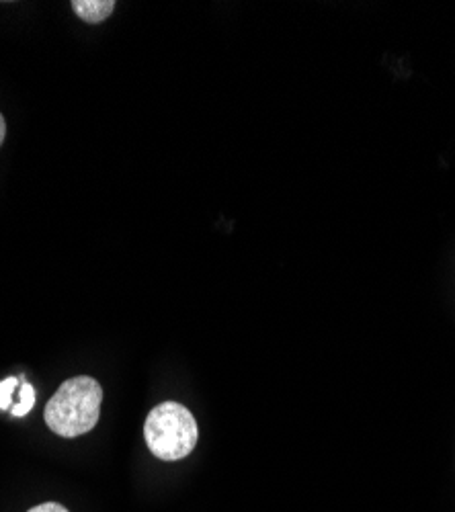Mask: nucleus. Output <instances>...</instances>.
Returning a JSON list of instances; mask_svg holds the SVG:
<instances>
[{"label": "nucleus", "instance_id": "obj_4", "mask_svg": "<svg viewBox=\"0 0 455 512\" xmlns=\"http://www.w3.org/2000/svg\"><path fill=\"white\" fill-rule=\"evenodd\" d=\"M33 406H35V390H33L31 383H23V386H21V402L11 408V414L21 418V416L29 414L33 410Z\"/></svg>", "mask_w": 455, "mask_h": 512}, {"label": "nucleus", "instance_id": "obj_3", "mask_svg": "<svg viewBox=\"0 0 455 512\" xmlns=\"http://www.w3.org/2000/svg\"><path fill=\"white\" fill-rule=\"evenodd\" d=\"M72 9L82 21L101 23L113 13L115 3L113 0H74Z\"/></svg>", "mask_w": 455, "mask_h": 512}, {"label": "nucleus", "instance_id": "obj_7", "mask_svg": "<svg viewBox=\"0 0 455 512\" xmlns=\"http://www.w3.org/2000/svg\"><path fill=\"white\" fill-rule=\"evenodd\" d=\"M5 136H7V123H5V117L0 115V146H3Z\"/></svg>", "mask_w": 455, "mask_h": 512}, {"label": "nucleus", "instance_id": "obj_1", "mask_svg": "<svg viewBox=\"0 0 455 512\" xmlns=\"http://www.w3.org/2000/svg\"><path fill=\"white\" fill-rule=\"evenodd\" d=\"M103 390L97 379L78 375L64 381L46 406V424L64 439L91 433L101 414Z\"/></svg>", "mask_w": 455, "mask_h": 512}, {"label": "nucleus", "instance_id": "obj_6", "mask_svg": "<svg viewBox=\"0 0 455 512\" xmlns=\"http://www.w3.org/2000/svg\"><path fill=\"white\" fill-rule=\"evenodd\" d=\"M29 512H68V510L58 502H44V504L33 506Z\"/></svg>", "mask_w": 455, "mask_h": 512}, {"label": "nucleus", "instance_id": "obj_2", "mask_svg": "<svg viewBox=\"0 0 455 512\" xmlns=\"http://www.w3.org/2000/svg\"><path fill=\"white\" fill-rule=\"evenodd\" d=\"M144 437L150 453L162 461L185 459L197 445L195 416L179 402H162L148 416Z\"/></svg>", "mask_w": 455, "mask_h": 512}, {"label": "nucleus", "instance_id": "obj_5", "mask_svg": "<svg viewBox=\"0 0 455 512\" xmlns=\"http://www.w3.org/2000/svg\"><path fill=\"white\" fill-rule=\"evenodd\" d=\"M17 379L15 377H7L0 381V410H11V402H13V392L17 390Z\"/></svg>", "mask_w": 455, "mask_h": 512}]
</instances>
